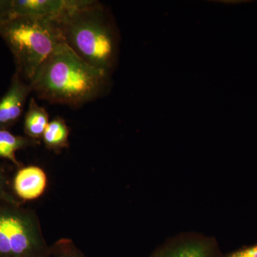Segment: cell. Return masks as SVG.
<instances>
[{"label": "cell", "instance_id": "9", "mask_svg": "<svg viewBox=\"0 0 257 257\" xmlns=\"http://www.w3.org/2000/svg\"><path fill=\"white\" fill-rule=\"evenodd\" d=\"M49 122V114L45 108L38 105L34 98L29 103L25 117V132L30 138H42Z\"/></svg>", "mask_w": 257, "mask_h": 257}, {"label": "cell", "instance_id": "7", "mask_svg": "<svg viewBox=\"0 0 257 257\" xmlns=\"http://www.w3.org/2000/svg\"><path fill=\"white\" fill-rule=\"evenodd\" d=\"M151 257H222L211 240L184 237L172 240L155 251Z\"/></svg>", "mask_w": 257, "mask_h": 257}, {"label": "cell", "instance_id": "8", "mask_svg": "<svg viewBox=\"0 0 257 257\" xmlns=\"http://www.w3.org/2000/svg\"><path fill=\"white\" fill-rule=\"evenodd\" d=\"M46 186L47 177L45 172L35 166L22 169L15 177V192L19 197L25 200H32L40 197Z\"/></svg>", "mask_w": 257, "mask_h": 257}, {"label": "cell", "instance_id": "10", "mask_svg": "<svg viewBox=\"0 0 257 257\" xmlns=\"http://www.w3.org/2000/svg\"><path fill=\"white\" fill-rule=\"evenodd\" d=\"M69 128L60 116L49 122L43 134L44 143L51 150H61L68 146Z\"/></svg>", "mask_w": 257, "mask_h": 257}, {"label": "cell", "instance_id": "14", "mask_svg": "<svg viewBox=\"0 0 257 257\" xmlns=\"http://www.w3.org/2000/svg\"><path fill=\"white\" fill-rule=\"evenodd\" d=\"M0 198H3V199H7V200H9V197L7 196L4 189H3V181H2L1 176H0Z\"/></svg>", "mask_w": 257, "mask_h": 257}, {"label": "cell", "instance_id": "11", "mask_svg": "<svg viewBox=\"0 0 257 257\" xmlns=\"http://www.w3.org/2000/svg\"><path fill=\"white\" fill-rule=\"evenodd\" d=\"M31 145L32 142L28 138L15 136L10 132L0 130V157L8 159L15 165H20L15 152Z\"/></svg>", "mask_w": 257, "mask_h": 257}, {"label": "cell", "instance_id": "4", "mask_svg": "<svg viewBox=\"0 0 257 257\" xmlns=\"http://www.w3.org/2000/svg\"><path fill=\"white\" fill-rule=\"evenodd\" d=\"M39 243L40 233L30 216L18 211L0 210V255L22 256Z\"/></svg>", "mask_w": 257, "mask_h": 257}, {"label": "cell", "instance_id": "13", "mask_svg": "<svg viewBox=\"0 0 257 257\" xmlns=\"http://www.w3.org/2000/svg\"><path fill=\"white\" fill-rule=\"evenodd\" d=\"M224 257H257V243L239 248Z\"/></svg>", "mask_w": 257, "mask_h": 257}, {"label": "cell", "instance_id": "3", "mask_svg": "<svg viewBox=\"0 0 257 257\" xmlns=\"http://www.w3.org/2000/svg\"><path fill=\"white\" fill-rule=\"evenodd\" d=\"M0 36L14 56L16 72L29 83L55 47L64 42L58 21L31 17L10 19L0 25Z\"/></svg>", "mask_w": 257, "mask_h": 257}, {"label": "cell", "instance_id": "1", "mask_svg": "<svg viewBox=\"0 0 257 257\" xmlns=\"http://www.w3.org/2000/svg\"><path fill=\"white\" fill-rule=\"evenodd\" d=\"M109 77L110 74L87 63L63 42L39 67L30 84L39 99L79 106L105 92Z\"/></svg>", "mask_w": 257, "mask_h": 257}, {"label": "cell", "instance_id": "6", "mask_svg": "<svg viewBox=\"0 0 257 257\" xmlns=\"http://www.w3.org/2000/svg\"><path fill=\"white\" fill-rule=\"evenodd\" d=\"M31 92L30 83L15 72L8 92L0 100V128L10 126L18 121Z\"/></svg>", "mask_w": 257, "mask_h": 257}, {"label": "cell", "instance_id": "12", "mask_svg": "<svg viewBox=\"0 0 257 257\" xmlns=\"http://www.w3.org/2000/svg\"><path fill=\"white\" fill-rule=\"evenodd\" d=\"M13 18L12 0H0V25Z\"/></svg>", "mask_w": 257, "mask_h": 257}, {"label": "cell", "instance_id": "5", "mask_svg": "<svg viewBox=\"0 0 257 257\" xmlns=\"http://www.w3.org/2000/svg\"><path fill=\"white\" fill-rule=\"evenodd\" d=\"M93 0H12L13 18L31 17L60 21L92 4Z\"/></svg>", "mask_w": 257, "mask_h": 257}, {"label": "cell", "instance_id": "2", "mask_svg": "<svg viewBox=\"0 0 257 257\" xmlns=\"http://www.w3.org/2000/svg\"><path fill=\"white\" fill-rule=\"evenodd\" d=\"M64 42L92 67L110 74L119 54V35L110 15L99 2L58 21Z\"/></svg>", "mask_w": 257, "mask_h": 257}]
</instances>
